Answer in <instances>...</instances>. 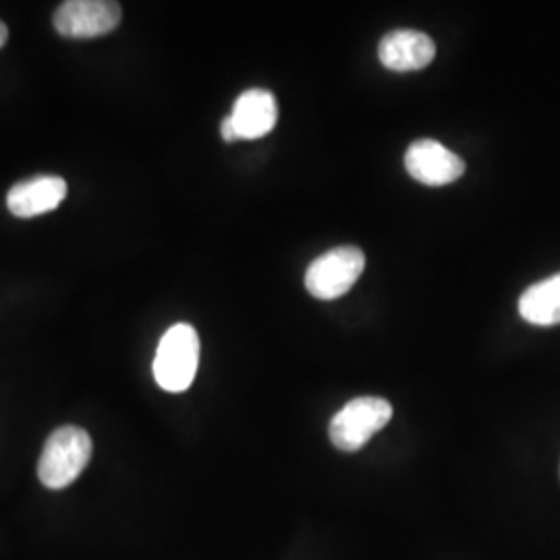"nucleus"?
<instances>
[{
  "instance_id": "7",
  "label": "nucleus",
  "mask_w": 560,
  "mask_h": 560,
  "mask_svg": "<svg viewBox=\"0 0 560 560\" xmlns=\"http://www.w3.org/2000/svg\"><path fill=\"white\" fill-rule=\"evenodd\" d=\"M378 57L395 73L421 71L436 57V44L416 30H395L382 38Z\"/></svg>"
},
{
  "instance_id": "5",
  "label": "nucleus",
  "mask_w": 560,
  "mask_h": 560,
  "mask_svg": "<svg viewBox=\"0 0 560 560\" xmlns=\"http://www.w3.org/2000/svg\"><path fill=\"white\" fill-rule=\"evenodd\" d=\"M52 23L65 38H98L117 30L120 4L108 0H67L55 11Z\"/></svg>"
},
{
  "instance_id": "6",
  "label": "nucleus",
  "mask_w": 560,
  "mask_h": 560,
  "mask_svg": "<svg viewBox=\"0 0 560 560\" xmlns=\"http://www.w3.org/2000/svg\"><path fill=\"white\" fill-rule=\"evenodd\" d=\"M405 168L416 180L430 187H442L459 179L465 173V162L441 141H413L405 154Z\"/></svg>"
},
{
  "instance_id": "8",
  "label": "nucleus",
  "mask_w": 560,
  "mask_h": 560,
  "mask_svg": "<svg viewBox=\"0 0 560 560\" xmlns=\"http://www.w3.org/2000/svg\"><path fill=\"white\" fill-rule=\"evenodd\" d=\"M65 198L67 180L57 175H40L13 185L7 196V206L11 214L20 219H34L57 210Z\"/></svg>"
},
{
  "instance_id": "12",
  "label": "nucleus",
  "mask_w": 560,
  "mask_h": 560,
  "mask_svg": "<svg viewBox=\"0 0 560 560\" xmlns=\"http://www.w3.org/2000/svg\"><path fill=\"white\" fill-rule=\"evenodd\" d=\"M9 40V30H7V25L0 21V48L7 44Z\"/></svg>"
},
{
  "instance_id": "9",
  "label": "nucleus",
  "mask_w": 560,
  "mask_h": 560,
  "mask_svg": "<svg viewBox=\"0 0 560 560\" xmlns=\"http://www.w3.org/2000/svg\"><path fill=\"white\" fill-rule=\"evenodd\" d=\"M231 120L235 125L237 140H260L275 129L279 120L277 98L268 90H247L235 102Z\"/></svg>"
},
{
  "instance_id": "4",
  "label": "nucleus",
  "mask_w": 560,
  "mask_h": 560,
  "mask_svg": "<svg viewBox=\"0 0 560 560\" xmlns=\"http://www.w3.org/2000/svg\"><path fill=\"white\" fill-rule=\"evenodd\" d=\"M365 268V256L360 247H335L310 264L305 272V289L316 300L342 298L358 282Z\"/></svg>"
},
{
  "instance_id": "11",
  "label": "nucleus",
  "mask_w": 560,
  "mask_h": 560,
  "mask_svg": "<svg viewBox=\"0 0 560 560\" xmlns=\"http://www.w3.org/2000/svg\"><path fill=\"white\" fill-rule=\"evenodd\" d=\"M221 136L222 140L224 141L237 140V133H235V125H233V120H231V117H226V119L222 120Z\"/></svg>"
},
{
  "instance_id": "3",
  "label": "nucleus",
  "mask_w": 560,
  "mask_h": 560,
  "mask_svg": "<svg viewBox=\"0 0 560 560\" xmlns=\"http://www.w3.org/2000/svg\"><path fill=\"white\" fill-rule=\"evenodd\" d=\"M393 420V405L381 397L349 400L330 421V442L342 453H355Z\"/></svg>"
},
{
  "instance_id": "10",
  "label": "nucleus",
  "mask_w": 560,
  "mask_h": 560,
  "mask_svg": "<svg viewBox=\"0 0 560 560\" xmlns=\"http://www.w3.org/2000/svg\"><path fill=\"white\" fill-rule=\"evenodd\" d=\"M521 318L536 326L560 324V272L532 284L520 300Z\"/></svg>"
},
{
  "instance_id": "1",
  "label": "nucleus",
  "mask_w": 560,
  "mask_h": 560,
  "mask_svg": "<svg viewBox=\"0 0 560 560\" xmlns=\"http://www.w3.org/2000/svg\"><path fill=\"white\" fill-rule=\"evenodd\" d=\"M200 337L191 324L171 326L159 342L154 378L166 393H185L198 374Z\"/></svg>"
},
{
  "instance_id": "2",
  "label": "nucleus",
  "mask_w": 560,
  "mask_h": 560,
  "mask_svg": "<svg viewBox=\"0 0 560 560\" xmlns=\"http://www.w3.org/2000/svg\"><path fill=\"white\" fill-rule=\"evenodd\" d=\"M92 459V439L78 425H62L44 444L38 478L50 490H62L78 480Z\"/></svg>"
}]
</instances>
